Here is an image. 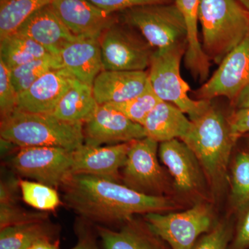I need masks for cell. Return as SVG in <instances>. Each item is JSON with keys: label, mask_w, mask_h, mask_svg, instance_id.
Returning <instances> with one entry per match:
<instances>
[{"label": "cell", "mask_w": 249, "mask_h": 249, "mask_svg": "<svg viewBox=\"0 0 249 249\" xmlns=\"http://www.w3.org/2000/svg\"><path fill=\"white\" fill-rule=\"evenodd\" d=\"M65 204L90 222L124 223L135 214L177 209L168 196H147L109 178L72 174L62 185Z\"/></svg>", "instance_id": "cell-1"}, {"label": "cell", "mask_w": 249, "mask_h": 249, "mask_svg": "<svg viewBox=\"0 0 249 249\" xmlns=\"http://www.w3.org/2000/svg\"><path fill=\"white\" fill-rule=\"evenodd\" d=\"M182 139L194 152L213 195H219L229 183L231 156L237 137L227 118L212 103L197 119Z\"/></svg>", "instance_id": "cell-2"}, {"label": "cell", "mask_w": 249, "mask_h": 249, "mask_svg": "<svg viewBox=\"0 0 249 249\" xmlns=\"http://www.w3.org/2000/svg\"><path fill=\"white\" fill-rule=\"evenodd\" d=\"M83 127V123L16 109L1 119L0 135L19 147H58L74 151L84 144Z\"/></svg>", "instance_id": "cell-3"}, {"label": "cell", "mask_w": 249, "mask_h": 249, "mask_svg": "<svg viewBox=\"0 0 249 249\" xmlns=\"http://www.w3.org/2000/svg\"><path fill=\"white\" fill-rule=\"evenodd\" d=\"M198 19L203 51L218 65L249 31V12L236 0H201Z\"/></svg>", "instance_id": "cell-4"}, {"label": "cell", "mask_w": 249, "mask_h": 249, "mask_svg": "<svg viewBox=\"0 0 249 249\" xmlns=\"http://www.w3.org/2000/svg\"><path fill=\"white\" fill-rule=\"evenodd\" d=\"M187 48V42H179L155 49L148 69L149 81L157 96L175 105L188 116L191 121L200 116L211 104V101L193 100L188 93L191 87L181 75V62Z\"/></svg>", "instance_id": "cell-5"}, {"label": "cell", "mask_w": 249, "mask_h": 249, "mask_svg": "<svg viewBox=\"0 0 249 249\" xmlns=\"http://www.w3.org/2000/svg\"><path fill=\"white\" fill-rule=\"evenodd\" d=\"M122 12L123 22L138 31L155 49L187 42L186 22L175 2L145 5Z\"/></svg>", "instance_id": "cell-6"}, {"label": "cell", "mask_w": 249, "mask_h": 249, "mask_svg": "<svg viewBox=\"0 0 249 249\" xmlns=\"http://www.w3.org/2000/svg\"><path fill=\"white\" fill-rule=\"evenodd\" d=\"M143 219L150 230L171 249H193L217 222L211 206L201 202L183 212L151 213Z\"/></svg>", "instance_id": "cell-7"}, {"label": "cell", "mask_w": 249, "mask_h": 249, "mask_svg": "<svg viewBox=\"0 0 249 249\" xmlns=\"http://www.w3.org/2000/svg\"><path fill=\"white\" fill-rule=\"evenodd\" d=\"M103 70L147 71L155 51L138 31L119 20L99 38Z\"/></svg>", "instance_id": "cell-8"}, {"label": "cell", "mask_w": 249, "mask_h": 249, "mask_svg": "<svg viewBox=\"0 0 249 249\" xmlns=\"http://www.w3.org/2000/svg\"><path fill=\"white\" fill-rule=\"evenodd\" d=\"M72 152L58 147H20L11 166L21 176L53 188L61 187L72 175Z\"/></svg>", "instance_id": "cell-9"}, {"label": "cell", "mask_w": 249, "mask_h": 249, "mask_svg": "<svg viewBox=\"0 0 249 249\" xmlns=\"http://www.w3.org/2000/svg\"><path fill=\"white\" fill-rule=\"evenodd\" d=\"M159 144L148 137L131 142L123 168L124 185L147 196H163L168 182L158 161Z\"/></svg>", "instance_id": "cell-10"}, {"label": "cell", "mask_w": 249, "mask_h": 249, "mask_svg": "<svg viewBox=\"0 0 249 249\" xmlns=\"http://www.w3.org/2000/svg\"><path fill=\"white\" fill-rule=\"evenodd\" d=\"M249 83V31L240 45L228 54L196 94L199 100L212 101L214 98L222 96L232 103Z\"/></svg>", "instance_id": "cell-11"}, {"label": "cell", "mask_w": 249, "mask_h": 249, "mask_svg": "<svg viewBox=\"0 0 249 249\" xmlns=\"http://www.w3.org/2000/svg\"><path fill=\"white\" fill-rule=\"evenodd\" d=\"M83 130L84 143L93 147L132 142L146 137L142 124L107 105H98L93 115L85 123Z\"/></svg>", "instance_id": "cell-12"}, {"label": "cell", "mask_w": 249, "mask_h": 249, "mask_svg": "<svg viewBox=\"0 0 249 249\" xmlns=\"http://www.w3.org/2000/svg\"><path fill=\"white\" fill-rule=\"evenodd\" d=\"M159 155L173 177L177 191L182 194L200 193L204 188V171L186 142L178 139L160 142Z\"/></svg>", "instance_id": "cell-13"}, {"label": "cell", "mask_w": 249, "mask_h": 249, "mask_svg": "<svg viewBox=\"0 0 249 249\" xmlns=\"http://www.w3.org/2000/svg\"><path fill=\"white\" fill-rule=\"evenodd\" d=\"M54 11L73 35L100 38L119 19L115 14L100 9L89 0H53Z\"/></svg>", "instance_id": "cell-14"}, {"label": "cell", "mask_w": 249, "mask_h": 249, "mask_svg": "<svg viewBox=\"0 0 249 249\" xmlns=\"http://www.w3.org/2000/svg\"><path fill=\"white\" fill-rule=\"evenodd\" d=\"M131 142L96 147L83 144L72 152V174L93 175L119 181V170L125 163Z\"/></svg>", "instance_id": "cell-15"}, {"label": "cell", "mask_w": 249, "mask_h": 249, "mask_svg": "<svg viewBox=\"0 0 249 249\" xmlns=\"http://www.w3.org/2000/svg\"><path fill=\"white\" fill-rule=\"evenodd\" d=\"M76 78L65 68L51 70L18 95V110L52 114Z\"/></svg>", "instance_id": "cell-16"}, {"label": "cell", "mask_w": 249, "mask_h": 249, "mask_svg": "<svg viewBox=\"0 0 249 249\" xmlns=\"http://www.w3.org/2000/svg\"><path fill=\"white\" fill-rule=\"evenodd\" d=\"M16 33L30 37L57 56L65 46L78 37L62 22L52 4L36 11Z\"/></svg>", "instance_id": "cell-17"}, {"label": "cell", "mask_w": 249, "mask_h": 249, "mask_svg": "<svg viewBox=\"0 0 249 249\" xmlns=\"http://www.w3.org/2000/svg\"><path fill=\"white\" fill-rule=\"evenodd\" d=\"M149 83L147 71L103 70L92 85L98 105L124 102L145 90Z\"/></svg>", "instance_id": "cell-18"}, {"label": "cell", "mask_w": 249, "mask_h": 249, "mask_svg": "<svg viewBox=\"0 0 249 249\" xmlns=\"http://www.w3.org/2000/svg\"><path fill=\"white\" fill-rule=\"evenodd\" d=\"M59 57L63 68L90 86L103 70L99 38L78 37L62 49Z\"/></svg>", "instance_id": "cell-19"}, {"label": "cell", "mask_w": 249, "mask_h": 249, "mask_svg": "<svg viewBox=\"0 0 249 249\" xmlns=\"http://www.w3.org/2000/svg\"><path fill=\"white\" fill-rule=\"evenodd\" d=\"M201 0H175L182 14L187 28V48L184 63L195 80L204 83L209 79L211 60L203 51L198 36L199 5Z\"/></svg>", "instance_id": "cell-20"}, {"label": "cell", "mask_w": 249, "mask_h": 249, "mask_svg": "<svg viewBox=\"0 0 249 249\" xmlns=\"http://www.w3.org/2000/svg\"><path fill=\"white\" fill-rule=\"evenodd\" d=\"M96 231L104 249H171L150 230L145 220L139 222L132 218L119 231L98 226Z\"/></svg>", "instance_id": "cell-21"}, {"label": "cell", "mask_w": 249, "mask_h": 249, "mask_svg": "<svg viewBox=\"0 0 249 249\" xmlns=\"http://www.w3.org/2000/svg\"><path fill=\"white\" fill-rule=\"evenodd\" d=\"M192 121L179 108L160 101L142 124L146 137L158 142L173 139L182 140L191 129Z\"/></svg>", "instance_id": "cell-22"}, {"label": "cell", "mask_w": 249, "mask_h": 249, "mask_svg": "<svg viewBox=\"0 0 249 249\" xmlns=\"http://www.w3.org/2000/svg\"><path fill=\"white\" fill-rule=\"evenodd\" d=\"M98 106L92 86L76 79L59 101L52 115L66 122L85 124Z\"/></svg>", "instance_id": "cell-23"}, {"label": "cell", "mask_w": 249, "mask_h": 249, "mask_svg": "<svg viewBox=\"0 0 249 249\" xmlns=\"http://www.w3.org/2000/svg\"><path fill=\"white\" fill-rule=\"evenodd\" d=\"M57 229L47 220L1 229L0 249H27L37 241L53 240Z\"/></svg>", "instance_id": "cell-24"}, {"label": "cell", "mask_w": 249, "mask_h": 249, "mask_svg": "<svg viewBox=\"0 0 249 249\" xmlns=\"http://www.w3.org/2000/svg\"><path fill=\"white\" fill-rule=\"evenodd\" d=\"M51 55L35 40L18 33L0 40V60L10 70Z\"/></svg>", "instance_id": "cell-25"}, {"label": "cell", "mask_w": 249, "mask_h": 249, "mask_svg": "<svg viewBox=\"0 0 249 249\" xmlns=\"http://www.w3.org/2000/svg\"><path fill=\"white\" fill-rule=\"evenodd\" d=\"M53 0H0V40L14 34L28 18Z\"/></svg>", "instance_id": "cell-26"}, {"label": "cell", "mask_w": 249, "mask_h": 249, "mask_svg": "<svg viewBox=\"0 0 249 249\" xmlns=\"http://www.w3.org/2000/svg\"><path fill=\"white\" fill-rule=\"evenodd\" d=\"M230 201L235 211L249 202V150L247 147L235 154L230 165Z\"/></svg>", "instance_id": "cell-27"}, {"label": "cell", "mask_w": 249, "mask_h": 249, "mask_svg": "<svg viewBox=\"0 0 249 249\" xmlns=\"http://www.w3.org/2000/svg\"><path fill=\"white\" fill-rule=\"evenodd\" d=\"M60 68H63V66L60 57L48 55L11 70V80L19 94L29 89L47 72Z\"/></svg>", "instance_id": "cell-28"}, {"label": "cell", "mask_w": 249, "mask_h": 249, "mask_svg": "<svg viewBox=\"0 0 249 249\" xmlns=\"http://www.w3.org/2000/svg\"><path fill=\"white\" fill-rule=\"evenodd\" d=\"M160 101L161 100L152 89L149 81L146 88L139 96L124 102L106 105L120 111L131 121L142 125L147 116Z\"/></svg>", "instance_id": "cell-29"}, {"label": "cell", "mask_w": 249, "mask_h": 249, "mask_svg": "<svg viewBox=\"0 0 249 249\" xmlns=\"http://www.w3.org/2000/svg\"><path fill=\"white\" fill-rule=\"evenodd\" d=\"M19 187L23 200L34 209L42 211H54L61 204L60 196L53 187L39 182L19 179Z\"/></svg>", "instance_id": "cell-30"}, {"label": "cell", "mask_w": 249, "mask_h": 249, "mask_svg": "<svg viewBox=\"0 0 249 249\" xmlns=\"http://www.w3.org/2000/svg\"><path fill=\"white\" fill-rule=\"evenodd\" d=\"M233 229L234 218L217 221L213 228L198 240L193 249H228Z\"/></svg>", "instance_id": "cell-31"}, {"label": "cell", "mask_w": 249, "mask_h": 249, "mask_svg": "<svg viewBox=\"0 0 249 249\" xmlns=\"http://www.w3.org/2000/svg\"><path fill=\"white\" fill-rule=\"evenodd\" d=\"M45 212H30L19 207L16 203L0 204V229L34 222L47 220Z\"/></svg>", "instance_id": "cell-32"}, {"label": "cell", "mask_w": 249, "mask_h": 249, "mask_svg": "<svg viewBox=\"0 0 249 249\" xmlns=\"http://www.w3.org/2000/svg\"><path fill=\"white\" fill-rule=\"evenodd\" d=\"M18 93L12 80L11 70L0 60V112L1 119L17 109Z\"/></svg>", "instance_id": "cell-33"}, {"label": "cell", "mask_w": 249, "mask_h": 249, "mask_svg": "<svg viewBox=\"0 0 249 249\" xmlns=\"http://www.w3.org/2000/svg\"><path fill=\"white\" fill-rule=\"evenodd\" d=\"M235 214L233 233L228 249H249V202Z\"/></svg>", "instance_id": "cell-34"}, {"label": "cell", "mask_w": 249, "mask_h": 249, "mask_svg": "<svg viewBox=\"0 0 249 249\" xmlns=\"http://www.w3.org/2000/svg\"><path fill=\"white\" fill-rule=\"evenodd\" d=\"M98 8L110 13L115 14L117 11L145 6V5L167 4L171 3L173 0H89Z\"/></svg>", "instance_id": "cell-35"}, {"label": "cell", "mask_w": 249, "mask_h": 249, "mask_svg": "<svg viewBox=\"0 0 249 249\" xmlns=\"http://www.w3.org/2000/svg\"><path fill=\"white\" fill-rule=\"evenodd\" d=\"M227 119L232 134L237 139L249 133V107L236 109Z\"/></svg>", "instance_id": "cell-36"}, {"label": "cell", "mask_w": 249, "mask_h": 249, "mask_svg": "<svg viewBox=\"0 0 249 249\" xmlns=\"http://www.w3.org/2000/svg\"><path fill=\"white\" fill-rule=\"evenodd\" d=\"M78 242L71 249H98L96 239L89 229L80 226L76 231Z\"/></svg>", "instance_id": "cell-37"}, {"label": "cell", "mask_w": 249, "mask_h": 249, "mask_svg": "<svg viewBox=\"0 0 249 249\" xmlns=\"http://www.w3.org/2000/svg\"><path fill=\"white\" fill-rule=\"evenodd\" d=\"M18 186H19V180L18 181H1L0 186V204L16 203Z\"/></svg>", "instance_id": "cell-38"}, {"label": "cell", "mask_w": 249, "mask_h": 249, "mask_svg": "<svg viewBox=\"0 0 249 249\" xmlns=\"http://www.w3.org/2000/svg\"><path fill=\"white\" fill-rule=\"evenodd\" d=\"M232 103L236 109L249 107V83L241 90Z\"/></svg>", "instance_id": "cell-39"}, {"label": "cell", "mask_w": 249, "mask_h": 249, "mask_svg": "<svg viewBox=\"0 0 249 249\" xmlns=\"http://www.w3.org/2000/svg\"><path fill=\"white\" fill-rule=\"evenodd\" d=\"M27 249H60L58 243L53 240H42L37 241Z\"/></svg>", "instance_id": "cell-40"}, {"label": "cell", "mask_w": 249, "mask_h": 249, "mask_svg": "<svg viewBox=\"0 0 249 249\" xmlns=\"http://www.w3.org/2000/svg\"><path fill=\"white\" fill-rule=\"evenodd\" d=\"M240 5H242L248 12H249V0H236Z\"/></svg>", "instance_id": "cell-41"}, {"label": "cell", "mask_w": 249, "mask_h": 249, "mask_svg": "<svg viewBox=\"0 0 249 249\" xmlns=\"http://www.w3.org/2000/svg\"><path fill=\"white\" fill-rule=\"evenodd\" d=\"M241 139H244L246 143V146H247V148L249 150V133L246 134L245 135L242 136Z\"/></svg>", "instance_id": "cell-42"}]
</instances>
